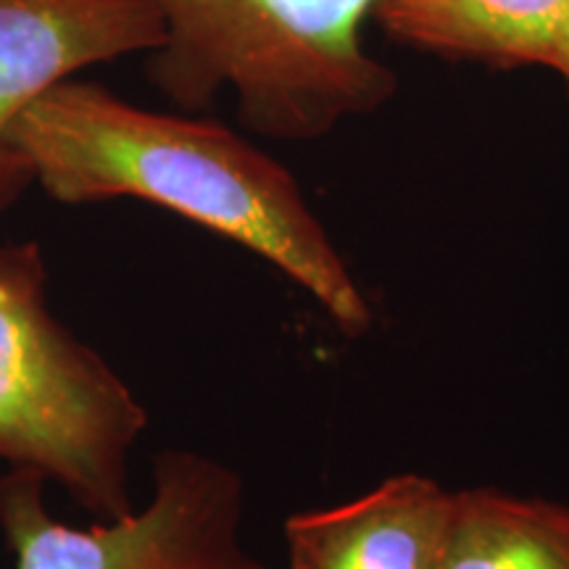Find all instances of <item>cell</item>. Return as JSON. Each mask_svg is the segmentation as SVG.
Segmentation results:
<instances>
[{
	"instance_id": "obj_6",
	"label": "cell",
	"mask_w": 569,
	"mask_h": 569,
	"mask_svg": "<svg viewBox=\"0 0 569 569\" xmlns=\"http://www.w3.org/2000/svg\"><path fill=\"white\" fill-rule=\"evenodd\" d=\"M457 490L425 475H396L330 509L284 519L290 569H436Z\"/></svg>"
},
{
	"instance_id": "obj_5",
	"label": "cell",
	"mask_w": 569,
	"mask_h": 569,
	"mask_svg": "<svg viewBox=\"0 0 569 569\" xmlns=\"http://www.w3.org/2000/svg\"><path fill=\"white\" fill-rule=\"evenodd\" d=\"M167 40L151 0H0V217L34 184L9 142L19 113L80 71L156 53Z\"/></svg>"
},
{
	"instance_id": "obj_2",
	"label": "cell",
	"mask_w": 569,
	"mask_h": 569,
	"mask_svg": "<svg viewBox=\"0 0 569 569\" xmlns=\"http://www.w3.org/2000/svg\"><path fill=\"white\" fill-rule=\"evenodd\" d=\"M167 40L148 77L184 113L232 90L246 130L317 140L382 109L398 77L365 48L377 0H151Z\"/></svg>"
},
{
	"instance_id": "obj_4",
	"label": "cell",
	"mask_w": 569,
	"mask_h": 569,
	"mask_svg": "<svg viewBox=\"0 0 569 569\" xmlns=\"http://www.w3.org/2000/svg\"><path fill=\"white\" fill-rule=\"evenodd\" d=\"M46 482L27 467L0 478V530L17 569H267L240 538L243 480L198 451L159 453L151 501L92 528L51 517Z\"/></svg>"
},
{
	"instance_id": "obj_8",
	"label": "cell",
	"mask_w": 569,
	"mask_h": 569,
	"mask_svg": "<svg viewBox=\"0 0 569 569\" xmlns=\"http://www.w3.org/2000/svg\"><path fill=\"white\" fill-rule=\"evenodd\" d=\"M436 569H569V507L493 488L457 490Z\"/></svg>"
},
{
	"instance_id": "obj_1",
	"label": "cell",
	"mask_w": 569,
	"mask_h": 569,
	"mask_svg": "<svg viewBox=\"0 0 569 569\" xmlns=\"http://www.w3.org/2000/svg\"><path fill=\"white\" fill-rule=\"evenodd\" d=\"M9 142L53 201L156 203L274 264L346 336L372 327V309L301 184L230 127L140 109L69 77L19 113Z\"/></svg>"
},
{
	"instance_id": "obj_9",
	"label": "cell",
	"mask_w": 569,
	"mask_h": 569,
	"mask_svg": "<svg viewBox=\"0 0 569 569\" xmlns=\"http://www.w3.org/2000/svg\"><path fill=\"white\" fill-rule=\"evenodd\" d=\"M553 71L567 82L569 90V0H567V11H565V24H561V38H559V51H557V61H553Z\"/></svg>"
},
{
	"instance_id": "obj_3",
	"label": "cell",
	"mask_w": 569,
	"mask_h": 569,
	"mask_svg": "<svg viewBox=\"0 0 569 569\" xmlns=\"http://www.w3.org/2000/svg\"><path fill=\"white\" fill-rule=\"evenodd\" d=\"M34 240L0 246V459L59 482L98 522L132 515L130 451L148 415L48 309Z\"/></svg>"
},
{
	"instance_id": "obj_7",
	"label": "cell",
	"mask_w": 569,
	"mask_h": 569,
	"mask_svg": "<svg viewBox=\"0 0 569 569\" xmlns=\"http://www.w3.org/2000/svg\"><path fill=\"white\" fill-rule=\"evenodd\" d=\"M567 0H377L398 46L498 69H553Z\"/></svg>"
}]
</instances>
